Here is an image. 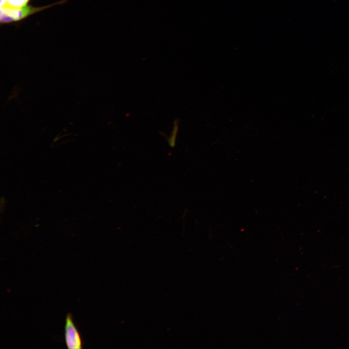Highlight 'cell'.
<instances>
[{"label":"cell","mask_w":349,"mask_h":349,"mask_svg":"<svg viewBox=\"0 0 349 349\" xmlns=\"http://www.w3.org/2000/svg\"><path fill=\"white\" fill-rule=\"evenodd\" d=\"M178 130V120H175L174 125V127L172 129V132L170 138L168 140V143L171 147H174L175 145L176 137Z\"/></svg>","instance_id":"4"},{"label":"cell","mask_w":349,"mask_h":349,"mask_svg":"<svg viewBox=\"0 0 349 349\" xmlns=\"http://www.w3.org/2000/svg\"><path fill=\"white\" fill-rule=\"evenodd\" d=\"M29 1V0H6L5 5L3 6L20 8L26 5Z\"/></svg>","instance_id":"3"},{"label":"cell","mask_w":349,"mask_h":349,"mask_svg":"<svg viewBox=\"0 0 349 349\" xmlns=\"http://www.w3.org/2000/svg\"><path fill=\"white\" fill-rule=\"evenodd\" d=\"M33 7L27 5L20 8H11L7 6L0 7V22L6 23L22 19L46 7Z\"/></svg>","instance_id":"1"},{"label":"cell","mask_w":349,"mask_h":349,"mask_svg":"<svg viewBox=\"0 0 349 349\" xmlns=\"http://www.w3.org/2000/svg\"><path fill=\"white\" fill-rule=\"evenodd\" d=\"M0 7H3L5 5L6 0H0Z\"/></svg>","instance_id":"5"},{"label":"cell","mask_w":349,"mask_h":349,"mask_svg":"<svg viewBox=\"0 0 349 349\" xmlns=\"http://www.w3.org/2000/svg\"><path fill=\"white\" fill-rule=\"evenodd\" d=\"M64 337L66 345L68 349L82 348L80 336L75 327L71 314H67L65 319Z\"/></svg>","instance_id":"2"}]
</instances>
